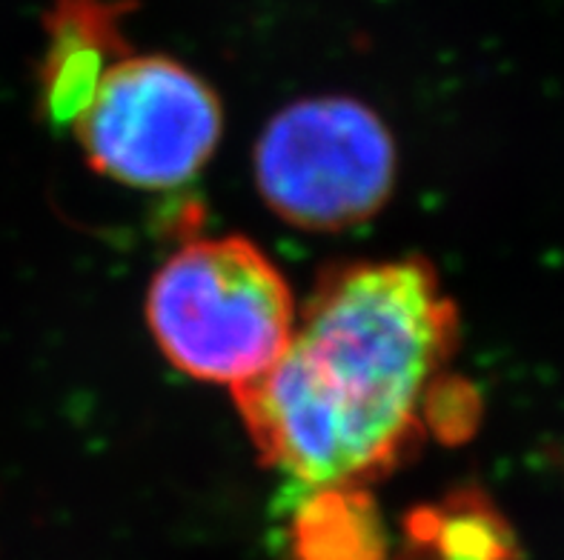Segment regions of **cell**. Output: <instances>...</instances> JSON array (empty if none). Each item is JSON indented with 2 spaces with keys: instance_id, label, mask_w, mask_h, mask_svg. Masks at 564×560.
Wrapping results in <instances>:
<instances>
[{
  "instance_id": "1",
  "label": "cell",
  "mask_w": 564,
  "mask_h": 560,
  "mask_svg": "<svg viewBox=\"0 0 564 560\" xmlns=\"http://www.w3.org/2000/svg\"><path fill=\"white\" fill-rule=\"evenodd\" d=\"M458 315L419 257L327 272L270 370L232 389L261 461L301 490L370 486L424 440Z\"/></svg>"
},
{
  "instance_id": "2",
  "label": "cell",
  "mask_w": 564,
  "mask_h": 560,
  "mask_svg": "<svg viewBox=\"0 0 564 560\" xmlns=\"http://www.w3.org/2000/svg\"><path fill=\"white\" fill-rule=\"evenodd\" d=\"M295 320L284 275L238 234L186 241L147 292V323L166 361L229 389L284 355Z\"/></svg>"
},
{
  "instance_id": "3",
  "label": "cell",
  "mask_w": 564,
  "mask_h": 560,
  "mask_svg": "<svg viewBox=\"0 0 564 560\" xmlns=\"http://www.w3.org/2000/svg\"><path fill=\"white\" fill-rule=\"evenodd\" d=\"M95 172L132 189H175L193 180L221 141L213 86L175 57H112L69 121Z\"/></svg>"
},
{
  "instance_id": "4",
  "label": "cell",
  "mask_w": 564,
  "mask_h": 560,
  "mask_svg": "<svg viewBox=\"0 0 564 560\" xmlns=\"http://www.w3.org/2000/svg\"><path fill=\"white\" fill-rule=\"evenodd\" d=\"M256 180L267 206L293 227H356L393 191V138L352 98L295 100L258 138Z\"/></svg>"
},
{
  "instance_id": "5",
  "label": "cell",
  "mask_w": 564,
  "mask_h": 560,
  "mask_svg": "<svg viewBox=\"0 0 564 560\" xmlns=\"http://www.w3.org/2000/svg\"><path fill=\"white\" fill-rule=\"evenodd\" d=\"M118 0H52L46 21V55L41 66V98L52 121L69 123L93 92L95 80L118 52L129 46Z\"/></svg>"
},
{
  "instance_id": "6",
  "label": "cell",
  "mask_w": 564,
  "mask_h": 560,
  "mask_svg": "<svg viewBox=\"0 0 564 560\" xmlns=\"http://www.w3.org/2000/svg\"><path fill=\"white\" fill-rule=\"evenodd\" d=\"M290 560H387L390 540L367 486L301 490L286 515Z\"/></svg>"
},
{
  "instance_id": "7",
  "label": "cell",
  "mask_w": 564,
  "mask_h": 560,
  "mask_svg": "<svg viewBox=\"0 0 564 560\" xmlns=\"http://www.w3.org/2000/svg\"><path fill=\"white\" fill-rule=\"evenodd\" d=\"M408 560H516L508 524L479 492L419 506L404 520Z\"/></svg>"
}]
</instances>
